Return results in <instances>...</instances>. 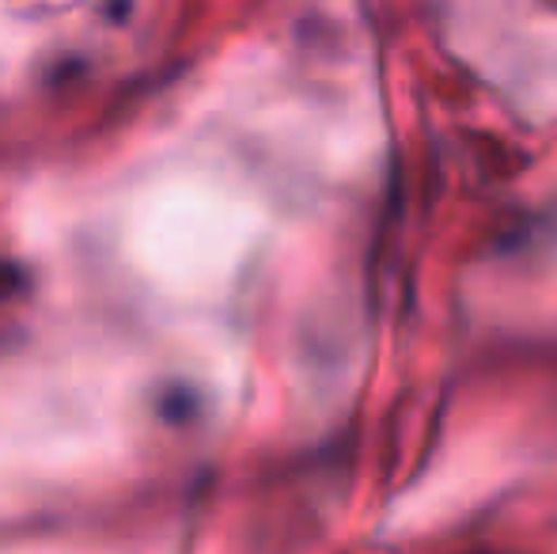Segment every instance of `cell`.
Instances as JSON below:
<instances>
[{"label":"cell","mask_w":557,"mask_h":554,"mask_svg":"<svg viewBox=\"0 0 557 554\" xmlns=\"http://www.w3.org/2000/svg\"><path fill=\"white\" fill-rule=\"evenodd\" d=\"M20 285H23V274H20V270H15L12 262H0V300H4V296H12Z\"/></svg>","instance_id":"6da1fadb"}]
</instances>
